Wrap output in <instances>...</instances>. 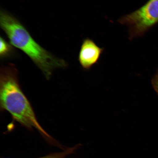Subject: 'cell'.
Listing matches in <instances>:
<instances>
[{
	"label": "cell",
	"mask_w": 158,
	"mask_h": 158,
	"mask_svg": "<svg viewBox=\"0 0 158 158\" xmlns=\"http://www.w3.org/2000/svg\"><path fill=\"white\" fill-rule=\"evenodd\" d=\"M0 106L1 111L8 112L15 121L29 130L35 128L47 141L58 144L37 121L32 106L20 87L18 71L12 64L1 68Z\"/></svg>",
	"instance_id": "6da1fadb"
},
{
	"label": "cell",
	"mask_w": 158,
	"mask_h": 158,
	"mask_svg": "<svg viewBox=\"0 0 158 158\" xmlns=\"http://www.w3.org/2000/svg\"><path fill=\"white\" fill-rule=\"evenodd\" d=\"M80 144H78L72 147H69L64 151L49 154L44 156L37 158H66L68 156L73 154L76 150L80 147Z\"/></svg>",
	"instance_id": "5b68a950"
},
{
	"label": "cell",
	"mask_w": 158,
	"mask_h": 158,
	"mask_svg": "<svg viewBox=\"0 0 158 158\" xmlns=\"http://www.w3.org/2000/svg\"><path fill=\"white\" fill-rule=\"evenodd\" d=\"M0 25L11 44L28 56L47 79L50 78L55 69L67 66L64 60L54 56L38 44L18 20L3 10L0 12Z\"/></svg>",
	"instance_id": "7a4b0ae2"
},
{
	"label": "cell",
	"mask_w": 158,
	"mask_h": 158,
	"mask_svg": "<svg viewBox=\"0 0 158 158\" xmlns=\"http://www.w3.org/2000/svg\"><path fill=\"white\" fill-rule=\"evenodd\" d=\"M151 83L154 89L158 94V69L156 73L152 79Z\"/></svg>",
	"instance_id": "52a82bcc"
},
{
	"label": "cell",
	"mask_w": 158,
	"mask_h": 158,
	"mask_svg": "<svg viewBox=\"0 0 158 158\" xmlns=\"http://www.w3.org/2000/svg\"><path fill=\"white\" fill-rule=\"evenodd\" d=\"M118 21L128 27L130 39L143 36L158 23V0H149L140 8L123 16Z\"/></svg>",
	"instance_id": "3957f363"
},
{
	"label": "cell",
	"mask_w": 158,
	"mask_h": 158,
	"mask_svg": "<svg viewBox=\"0 0 158 158\" xmlns=\"http://www.w3.org/2000/svg\"><path fill=\"white\" fill-rule=\"evenodd\" d=\"M0 56L1 58H6L15 53V49L12 45L10 44L4 39L0 37Z\"/></svg>",
	"instance_id": "8992f818"
},
{
	"label": "cell",
	"mask_w": 158,
	"mask_h": 158,
	"mask_svg": "<svg viewBox=\"0 0 158 158\" xmlns=\"http://www.w3.org/2000/svg\"><path fill=\"white\" fill-rule=\"evenodd\" d=\"M104 48H100L92 40H84L79 52L78 60L82 68L89 70L99 60Z\"/></svg>",
	"instance_id": "277c9868"
}]
</instances>
